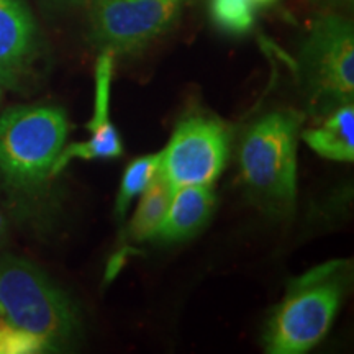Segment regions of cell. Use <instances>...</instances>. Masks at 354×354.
I'll list each match as a JSON object with an SVG mask.
<instances>
[{
  "label": "cell",
  "instance_id": "obj_1",
  "mask_svg": "<svg viewBox=\"0 0 354 354\" xmlns=\"http://www.w3.org/2000/svg\"><path fill=\"white\" fill-rule=\"evenodd\" d=\"M297 130L294 113L266 115L246 131L240 162L243 180L269 209H292L297 194Z\"/></svg>",
  "mask_w": 354,
  "mask_h": 354
},
{
  "label": "cell",
  "instance_id": "obj_2",
  "mask_svg": "<svg viewBox=\"0 0 354 354\" xmlns=\"http://www.w3.org/2000/svg\"><path fill=\"white\" fill-rule=\"evenodd\" d=\"M338 263L317 268L294 284L274 313L266 333V349L272 354H302L328 333L343 299Z\"/></svg>",
  "mask_w": 354,
  "mask_h": 354
},
{
  "label": "cell",
  "instance_id": "obj_3",
  "mask_svg": "<svg viewBox=\"0 0 354 354\" xmlns=\"http://www.w3.org/2000/svg\"><path fill=\"white\" fill-rule=\"evenodd\" d=\"M299 79L310 107L335 110L354 97V30L351 20L325 13L312 24L299 56Z\"/></svg>",
  "mask_w": 354,
  "mask_h": 354
},
{
  "label": "cell",
  "instance_id": "obj_4",
  "mask_svg": "<svg viewBox=\"0 0 354 354\" xmlns=\"http://www.w3.org/2000/svg\"><path fill=\"white\" fill-rule=\"evenodd\" d=\"M68 136V118L56 107L8 109L0 117V171L17 185H32L51 176Z\"/></svg>",
  "mask_w": 354,
  "mask_h": 354
},
{
  "label": "cell",
  "instance_id": "obj_5",
  "mask_svg": "<svg viewBox=\"0 0 354 354\" xmlns=\"http://www.w3.org/2000/svg\"><path fill=\"white\" fill-rule=\"evenodd\" d=\"M0 317L8 325L35 333L50 343L74 333L77 320L69 299L46 274L28 261H0Z\"/></svg>",
  "mask_w": 354,
  "mask_h": 354
},
{
  "label": "cell",
  "instance_id": "obj_6",
  "mask_svg": "<svg viewBox=\"0 0 354 354\" xmlns=\"http://www.w3.org/2000/svg\"><path fill=\"white\" fill-rule=\"evenodd\" d=\"M230 133L209 117H189L172 133L162 149L161 174L177 190L185 185H212L227 166Z\"/></svg>",
  "mask_w": 354,
  "mask_h": 354
},
{
  "label": "cell",
  "instance_id": "obj_7",
  "mask_svg": "<svg viewBox=\"0 0 354 354\" xmlns=\"http://www.w3.org/2000/svg\"><path fill=\"white\" fill-rule=\"evenodd\" d=\"M185 0H94L92 39L113 55L138 51L166 32Z\"/></svg>",
  "mask_w": 354,
  "mask_h": 354
},
{
  "label": "cell",
  "instance_id": "obj_8",
  "mask_svg": "<svg viewBox=\"0 0 354 354\" xmlns=\"http://www.w3.org/2000/svg\"><path fill=\"white\" fill-rule=\"evenodd\" d=\"M113 57L112 51L102 50L95 64V100L94 115L87 123V130L91 133L88 140L82 143H73L57 156L53 166L51 176L63 171L73 159H115L122 156L123 145L117 128L110 122V86H112L113 74Z\"/></svg>",
  "mask_w": 354,
  "mask_h": 354
},
{
  "label": "cell",
  "instance_id": "obj_9",
  "mask_svg": "<svg viewBox=\"0 0 354 354\" xmlns=\"http://www.w3.org/2000/svg\"><path fill=\"white\" fill-rule=\"evenodd\" d=\"M35 21L20 0H0V86L17 87L35 50Z\"/></svg>",
  "mask_w": 354,
  "mask_h": 354
},
{
  "label": "cell",
  "instance_id": "obj_10",
  "mask_svg": "<svg viewBox=\"0 0 354 354\" xmlns=\"http://www.w3.org/2000/svg\"><path fill=\"white\" fill-rule=\"evenodd\" d=\"M212 185H185L172 192L169 207L153 238L162 243L184 241L201 232L215 207Z\"/></svg>",
  "mask_w": 354,
  "mask_h": 354
},
{
  "label": "cell",
  "instance_id": "obj_11",
  "mask_svg": "<svg viewBox=\"0 0 354 354\" xmlns=\"http://www.w3.org/2000/svg\"><path fill=\"white\" fill-rule=\"evenodd\" d=\"M310 148L320 156L339 162L354 161V107L344 104L331 110L320 127L302 133Z\"/></svg>",
  "mask_w": 354,
  "mask_h": 354
},
{
  "label": "cell",
  "instance_id": "obj_12",
  "mask_svg": "<svg viewBox=\"0 0 354 354\" xmlns=\"http://www.w3.org/2000/svg\"><path fill=\"white\" fill-rule=\"evenodd\" d=\"M172 192L167 180L158 172L153 183L141 194V201L136 214L130 223V236L135 241H145L153 238L159 223L165 218L167 207H169Z\"/></svg>",
  "mask_w": 354,
  "mask_h": 354
},
{
  "label": "cell",
  "instance_id": "obj_13",
  "mask_svg": "<svg viewBox=\"0 0 354 354\" xmlns=\"http://www.w3.org/2000/svg\"><path fill=\"white\" fill-rule=\"evenodd\" d=\"M162 151L156 154H146L135 161L130 162L127 171L123 172V179L118 189L117 201H115V214L118 218L127 215L128 207L133 198L141 196L145 189L153 183L154 177L158 176L159 166H161Z\"/></svg>",
  "mask_w": 354,
  "mask_h": 354
},
{
  "label": "cell",
  "instance_id": "obj_14",
  "mask_svg": "<svg viewBox=\"0 0 354 354\" xmlns=\"http://www.w3.org/2000/svg\"><path fill=\"white\" fill-rule=\"evenodd\" d=\"M210 15L225 32L243 35L254 25V3L251 0H210Z\"/></svg>",
  "mask_w": 354,
  "mask_h": 354
},
{
  "label": "cell",
  "instance_id": "obj_15",
  "mask_svg": "<svg viewBox=\"0 0 354 354\" xmlns=\"http://www.w3.org/2000/svg\"><path fill=\"white\" fill-rule=\"evenodd\" d=\"M48 346L50 343L41 336L6 322L0 325V354H33L44 351Z\"/></svg>",
  "mask_w": 354,
  "mask_h": 354
},
{
  "label": "cell",
  "instance_id": "obj_16",
  "mask_svg": "<svg viewBox=\"0 0 354 354\" xmlns=\"http://www.w3.org/2000/svg\"><path fill=\"white\" fill-rule=\"evenodd\" d=\"M251 2H253L254 6H269V3L276 2V0H251Z\"/></svg>",
  "mask_w": 354,
  "mask_h": 354
},
{
  "label": "cell",
  "instance_id": "obj_17",
  "mask_svg": "<svg viewBox=\"0 0 354 354\" xmlns=\"http://www.w3.org/2000/svg\"><path fill=\"white\" fill-rule=\"evenodd\" d=\"M3 232H6V220H3V215L0 214V236H2Z\"/></svg>",
  "mask_w": 354,
  "mask_h": 354
},
{
  "label": "cell",
  "instance_id": "obj_18",
  "mask_svg": "<svg viewBox=\"0 0 354 354\" xmlns=\"http://www.w3.org/2000/svg\"><path fill=\"white\" fill-rule=\"evenodd\" d=\"M0 99H2V86H0Z\"/></svg>",
  "mask_w": 354,
  "mask_h": 354
}]
</instances>
